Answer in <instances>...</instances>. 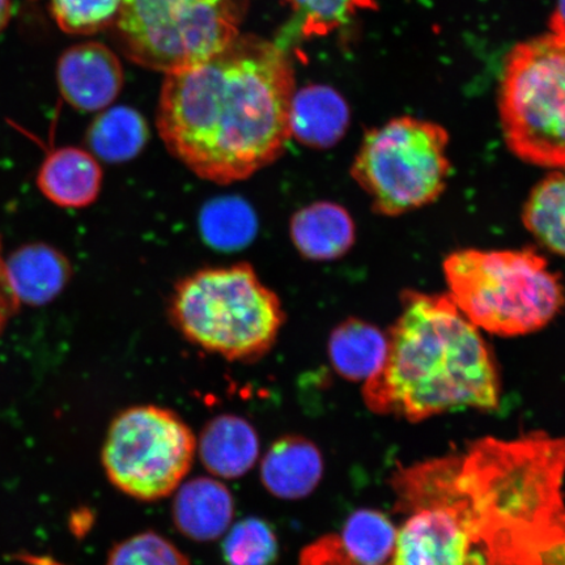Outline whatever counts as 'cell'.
Here are the masks:
<instances>
[{
  "label": "cell",
  "instance_id": "6da1fadb",
  "mask_svg": "<svg viewBox=\"0 0 565 565\" xmlns=\"http://www.w3.org/2000/svg\"><path fill=\"white\" fill-rule=\"evenodd\" d=\"M291 63L277 45L238 38L201 65L168 74L158 129L169 152L227 185L273 164L291 139Z\"/></svg>",
  "mask_w": 565,
  "mask_h": 565
},
{
  "label": "cell",
  "instance_id": "7a4b0ae2",
  "mask_svg": "<svg viewBox=\"0 0 565 565\" xmlns=\"http://www.w3.org/2000/svg\"><path fill=\"white\" fill-rule=\"evenodd\" d=\"M565 439H484L415 465L409 500L439 504L487 565H565Z\"/></svg>",
  "mask_w": 565,
  "mask_h": 565
},
{
  "label": "cell",
  "instance_id": "3957f363",
  "mask_svg": "<svg viewBox=\"0 0 565 565\" xmlns=\"http://www.w3.org/2000/svg\"><path fill=\"white\" fill-rule=\"evenodd\" d=\"M387 341L385 362L363 391L372 412L420 422L451 409L499 406L489 345L449 295H402Z\"/></svg>",
  "mask_w": 565,
  "mask_h": 565
},
{
  "label": "cell",
  "instance_id": "277c9868",
  "mask_svg": "<svg viewBox=\"0 0 565 565\" xmlns=\"http://www.w3.org/2000/svg\"><path fill=\"white\" fill-rule=\"evenodd\" d=\"M169 316L190 343L245 363L270 352L286 320L278 295L247 264L189 275L174 288Z\"/></svg>",
  "mask_w": 565,
  "mask_h": 565
},
{
  "label": "cell",
  "instance_id": "5b68a950",
  "mask_svg": "<svg viewBox=\"0 0 565 565\" xmlns=\"http://www.w3.org/2000/svg\"><path fill=\"white\" fill-rule=\"evenodd\" d=\"M450 299L478 329L501 337L534 333L565 306V287L534 249L450 253L444 260Z\"/></svg>",
  "mask_w": 565,
  "mask_h": 565
},
{
  "label": "cell",
  "instance_id": "8992f818",
  "mask_svg": "<svg viewBox=\"0 0 565 565\" xmlns=\"http://www.w3.org/2000/svg\"><path fill=\"white\" fill-rule=\"evenodd\" d=\"M499 115L515 158L565 169V34L550 32L512 49L501 73Z\"/></svg>",
  "mask_w": 565,
  "mask_h": 565
},
{
  "label": "cell",
  "instance_id": "52a82bcc",
  "mask_svg": "<svg viewBox=\"0 0 565 565\" xmlns=\"http://www.w3.org/2000/svg\"><path fill=\"white\" fill-rule=\"evenodd\" d=\"M449 134L441 125L398 117L365 134L351 174L373 210L401 216L428 206L447 189Z\"/></svg>",
  "mask_w": 565,
  "mask_h": 565
},
{
  "label": "cell",
  "instance_id": "ba28073f",
  "mask_svg": "<svg viewBox=\"0 0 565 565\" xmlns=\"http://www.w3.org/2000/svg\"><path fill=\"white\" fill-rule=\"evenodd\" d=\"M116 23L127 56L167 75L201 65L238 38L233 0H124Z\"/></svg>",
  "mask_w": 565,
  "mask_h": 565
},
{
  "label": "cell",
  "instance_id": "9c48e42d",
  "mask_svg": "<svg viewBox=\"0 0 565 565\" xmlns=\"http://www.w3.org/2000/svg\"><path fill=\"white\" fill-rule=\"evenodd\" d=\"M195 451L192 428L172 409L136 406L111 422L103 463L116 489L140 501H157L179 489Z\"/></svg>",
  "mask_w": 565,
  "mask_h": 565
},
{
  "label": "cell",
  "instance_id": "30bf717a",
  "mask_svg": "<svg viewBox=\"0 0 565 565\" xmlns=\"http://www.w3.org/2000/svg\"><path fill=\"white\" fill-rule=\"evenodd\" d=\"M56 83L65 102L82 111H98L116 100L124 71L115 53L97 42L75 45L61 55Z\"/></svg>",
  "mask_w": 565,
  "mask_h": 565
},
{
  "label": "cell",
  "instance_id": "8fae6325",
  "mask_svg": "<svg viewBox=\"0 0 565 565\" xmlns=\"http://www.w3.org/2000/svg\"><path fill=\"white\" fill-rule=\"evenodd\" d=\"M322 477L320 448L300 435H286L274 441L260 462V482L266 491L281 500L309 497Z\"/></svg>",
  "mask_w": 565,
  "mask_h": 565
},
{
  "label": "cell",
  "instance_id": "7c38bea8",
  "mask_svg": "<svg viewBox=\"0 0 565 565\" xmlns=\"http://www.w3.org/2000/svg\"><path fill=\"white\" fill-rule=\"evenodd\" d=\"M172 505L174 526L186 539L210 542L228 532L235 518V500L228 487L200 477L181 483Z\"/></svg>",
  "mask_w": 565,
  "mask_h": 565
},
{
  "label": "cell",
  "instance_id": "4fadbf2b",
  "mask_svg": "<svg viewBox=\"0 0 565 565\" xmlns=\"http://www.w3.org/2000/svg\"><path fill=\"white\" fill-rule=\"evenodd\" d=\"M42 195L61 209H84L97 200L103 169L87 150L62 147L47 154L38 173Z\"/></svg>",
  "mask_w": 565,
  "mask_h": 565
},
{
  "label": "cell",
  "instance_id": "5bb4252c",
  "mask_svg": "<svg viewBox=\"0 0 565 565\" xmlns=\"http://www.w3.org/2000/svg\"><path fill=\"white\" fill-rule=\"evenodd\" d=\"M6 268L20 306H47L65 291L73 278L70 259L45 243L18 247L6 258Z\"/></svg>",
  "mask_w": 565,
  "mask_h": 565
},
{
  "label": "cell",
  "instance_id": "9a60e30c",
  "mask_svg": "<svg viewBox=\"0 0 565 565\" xmlns=\"http://www.w3.org/2000/svg\"><path fill=\"white\" fill-rule=\"evenodd\" d=\"M198 451L202 465L212 476L237 479L247 475L258 461L259 437L243 416L223 414L203 427Z\"/></svg>",
  "mask_w": 565,
  "mask_h": 565
},
{
  "label": "cell",
  "instance_id": "2e32d148",
  "mask_svg": "<svg viewBox=\"0 0 565 565\" xmlns=\"http://www.w3.org/2000/svg\"><path fill=\"white\" fill-rule=\"evenodd\" d=\"M289 231L296 249L318 263L343 257L356 239L349 211L333 202H316L296 212Z\"/></svg>",
  "mask_w": 565,
  "mask_h": 565
},
{
  "label": "cell",
  "instance_id": "e0dca14e",
  "mask_svg": "<svg viewBox=\"0 0 565 565\" xmlns=\"http://www.w3.org/2000/svg\"><path fill=\"white\" fill-rule=\"evenodd\" d=\"M291 137L310 148H331L345 136L350 108L338 92L328 86H309L295 92L289 113Z\"/></svg>",
  "mask_w": 565,
  "mask_h": 565
},
{
  "label": "cell",
  "instance_id": "ac0fdd59",
  "mask_svg": "<svg viewBox=\"0 0 565 565\" xmlns=\"http://www.w3.org/2000/svg\"><path fill=\"white\" fill-rule=\"evenodd\" d=\"M387 345V337L374 324L350 318L330 334L329 359L339 376L366 381L383 366Z\"/></svg>",
  "mask_w": 565,
  "mask_h": 565
},
{
  "label": "cell",
  "instance_id": "d6986e66",
  "mask_svg": "<svg viewBox=\"0 0 565 565\" xmlns=\"http://www.w3.org/2000/svg\"><path fill=\"white\" fill-rule=\"evenodd\" d=\"M148 139V126L137 110L116 106L102 113L87 131L89 152L108 162L136 158Z\"/></svg>",
  "mask_w": 565,
  "mask_h": 565
},
{
  "label": "cell",
  "instance_id": "ffe728a7",
  "mask_svg": "<svg viewBox=\"0 0 565 565\" xmlns=\"http://www.w3.org/2000/svg\"><path fill=\"white\" fill-rule=\"evenodd\" d=\"M522 222L536 242L565 258V169L536 183L525 202Z\"/></svg>",
  "mask_w": 565,
  "mask_h": 565
},
{
  "label": "cell",
  "instance_id": "44dd1931",
  "mask_svg": "<svg viewBox=\"0 0 565 565\" xmlns=\"http://www.w3.org/2000/svg\"><path fill=\"white\" fill-rule=\"evenodd\" d=\"M397 530L385 514L371 510L352 513L339 536L353 559L369 565H384L392 557Z\"/></svg>",
  "mask_w": 565,
  "mask_h": 565
},
{
  "label": "cell",
  "instance_id": "7402d4cb",
  "mask_svg": "<svg viewBox=\"0 0 565 565\" xmlns=\"http://www.w3.org/2000/svg\"><path fill=\"white\" fill-rule=\"evenodd\" d=\"M222 553L230 565H274L279 541L274 527L258 518H247L228 529Z\"/></svg>",
  "mask_w": 565,
  "mask_h": 565
},
{
  "label": "cell",
  "instance_id": "603a6c76",
  "mask_svg": "<svg viewBox=\"0 0 565 565\" xmlns=\"http://www.w3.org/2000/svg\"><path fill=\"white\" fill-rule=\"evenodd\" d=\"M300 31L307 38L334 32L360 11L376 9L374 0H288Z\"/></svg>",
  "mask_w": 565,
  "mask_h": 565
},
{
  "label": "cell",
  "instance_id": "cb8c5ba5",
  "mask_svg": "<svg viewBox=\"0 0 565 565\" xmlns=\"http://www.w3.org/2000/svg\"><path fill=\"white\" fill-rule=\"evenodd\" d=\"M124 0H52V13L63 32L94 34L117 21Z\"/></svg>",
  "mask_w": 565,
  "mask_h": 565
},
{
  "label": "cell",
  "instance_id": "d4e9b609",
  "mask_svg": "<svg viewBox=\"0 0 565 565\" xmlns=\"http://www.w3.org/2000/svg\"><path fill=\"white\" fill-rule=\"evenodd\" d=\"M105 565H190V561L166 536L145 532L119 542Z\"/></svg>",
  "mask_w": 565,
  "mask_h": 565
},
{
  "label": "cell",
  "instance_id": "484cf974",
  "mask_svg": "<svg viewBox=\"0 0 565 565\" xmlns=\"http://www.w3.org/2000/svg\"><path fill=\"white\" fill-rule=\"evenodd\" d=\"M254 218L242 202H217L204 212L203 231L212 244L235 246L246 243L254 231Z\"/></svg>",
  "mask_w": 565,
  "mask_h": 565
},
{
  "label": "cell",
  "instance_id": "4316f807",
  "mask_svg": "<svg viewBox=\"0 0 565 565\" xmlns=\"http://www.w3.org/2000/svg\"><path fill=\"white\" fill-rule=\"evenodd\" d=\"M299 565H369L350 556L338 535H323L301 550Z\"/></svg>",
  "mask_w": 565,
  "mask_h": 565
},
{
  "label": "cell",
  "instance_id": "83f0119b",
  "mask_svg": "<svg viewBox=\"0 0 565 565\" xmlns=\"http://www.w3.org/2000/svg\"><path fill=\"white\" fill-rule=\"evenodd\" d=\"M20 302L11 287L7 275L6 258L2 253V239H0V334L3 333L12 317L18 313Z\"/></svg>",
  "mask_w": 565,
  "mask_h": 565
},
{
  "label": "cell",
  "instance_id": "f1b7e54d",
  "mask_svg": "<svg viewBox=\"0 0 565 565\" xmlns=\"http://www.w3.org/2000/svg\"><path fill=\"white\" fill-rule=\"evenodd\" d=\"M548 25L551 32L565 34V0H556V7L550 18Z\"/></svg>",
  "mask_w": 565,
  "mask_h": 565
},
{
  "label": "cell",
  "instance_id": "f546056e",
  "mask_svg": "<svg viewBox=\"0 0 565 565\" xmlns=\"http://www.w3.org/2000/svg\"><path fill=\"white\" fill-rule=\"evenodd\" d=\"M11 17V0H0V33H2L6 30V26L9 25Z\"/></svg>",
  "mask_w": 565,
  "mask_h": 565
}]
</instances>
